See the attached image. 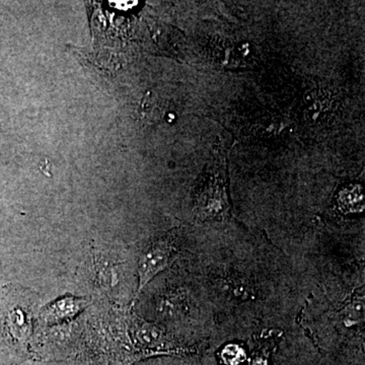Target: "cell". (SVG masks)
<instances>
[{"instance_id":"cell-8","label":"cell","mask_w":365,"mask_h":365,"mask_svg":"<svg viewBox=\"0 0 365 365\" xmlns=\"http://www.w3.org/2000/svg\"><path fill=\"white\" fill-rule=\"evenodd\" d=\"M222 288L235 299H248L249 297H253V292L249 285L239 279L225 280L222 283Z\"/></svg>"},{"instance_id":"cell-9","label":"cell","mask_w":365,"mask_h":365,"mask_svg":"<svg viewBox=\"0 0 365 365\" xmlns=\"http://www.w3.org/2000/svg\"><path fill=\"white\" fill-rule=\"evenodd\" d=\"M247 354L244 348L237 344H228L223 348L222 351V359L225 364L237 365L241 364L246 360Z\"/></svg>"},{"instance_id":"cell-6","label":"cell","mask_w":365,"mask_h":365,"mask_svg":"<svg viewBox=\"0 0 365 365\" xmlns=\"http://www.w3.org/2000/svg\"><path fill=\"white\" fill-rule=\"evenodd\" d=\"M339 204L341 208L348 212H357L362 210L364 207V195L362 188L359 186L345 189L339 196Z\"/></svg>"},{"instance_id":"cell-10","label":"cell","mask_w":365,"mask_h":365,"mask_svg":"<svg viewBox=\"0 0 365 365\" xmlns=\"http://www.w3.org/2000/svg\"><path fill=\"white\" fill-rule=\"evenodd\" d=\"M251 365H267V362H266L265 359L258 357V359H255L253 361L251 362Z\"/></svg>"},{"instance_id":"cell-2","label":"cell","mask_w":365,"mask_h":365,"mask_svg":"<svg viewBox=\"0 0 365 365\" xmlns=\"http://www.w3.org/2000/svg\"><path fill=\"white\" fill-rule=\"evenodd\" d=\"M220 179L209 178L207 184L203 187L198 195L197 206L200 208V215L205 217H215L225 215L227 203L225 198V190Z\"/></svg>"},{"instance_id":"cell-1","label":"cell","mask_w":365,"mask_h":365,"mask_svg":"<svg viewBox=\"0 0 365 365\" xmlns=\"http://www.w3.org/2000/svg\"><path fill=\"white\" fill-rule=\"evenodd\" d=\"M178 253L177 241L174 235H168L151 242L138 262V288L134 299H138L143 288L150 282L158 273L169 267L175 261Z\"/></svg>"},{"instance_id":"cell-7","label":"cell","mask_w":365,"mask_h":365,"mask_svg":"<svg viewBox=\"0 0 365 365\" xmlns=\"http://www.w3.org/2000/svg\"><path fill=\"white\" fill-rule=\"evenodd\" d=\"M331 102H332V98L330 96L314 93L311 100L309 101V107H307L309 119L318 120L319 117L330 111Z\"/></svg>"},{"instance_id":"cell-4","label":"cell","mask_w":365,"mask_h":365,"mask_svg":"<svg viewBox=\"0 0 365 365\" xmlns=\"http://www.w3.org/2000/svg\"><path fill=\"white\" fill-rule=\"evenodd\" d=\"M83 306H85L83 299L73 297H62L45 307L43 311V318L49 323L71 319L79 313Z\"/></svg>"},{"instance_id":"cell-3","label":"cell","mask_w":365,"mask_h":365,"mask_svg":"<svg viewBox=\"0 0 365 365\" xmlns=\"http://www.w3.org/2000/svg\"><path fill=\"white\" fill-rule=\"evenodd\" d=\"M6 307H1L0 314V332H6L14 337L26 336L30 329V319L21 307L7 302Z\"/></svg>"},{"instance_id":"cell-5","label":"cell","mask_w":365,"mask_h":365,"mask_svg":"<svg viewBox=\"0 0 365 365\" xmlns=\"http://www.w3.org/2000/svg\"><path fill=\"white\" fill-rule=\"evenodd\" d=\"M133 330L134 337L139 344L146 347H155L163 342V334L157 327L138 322L134 326Z\"/></svg>"}]
</instances>
